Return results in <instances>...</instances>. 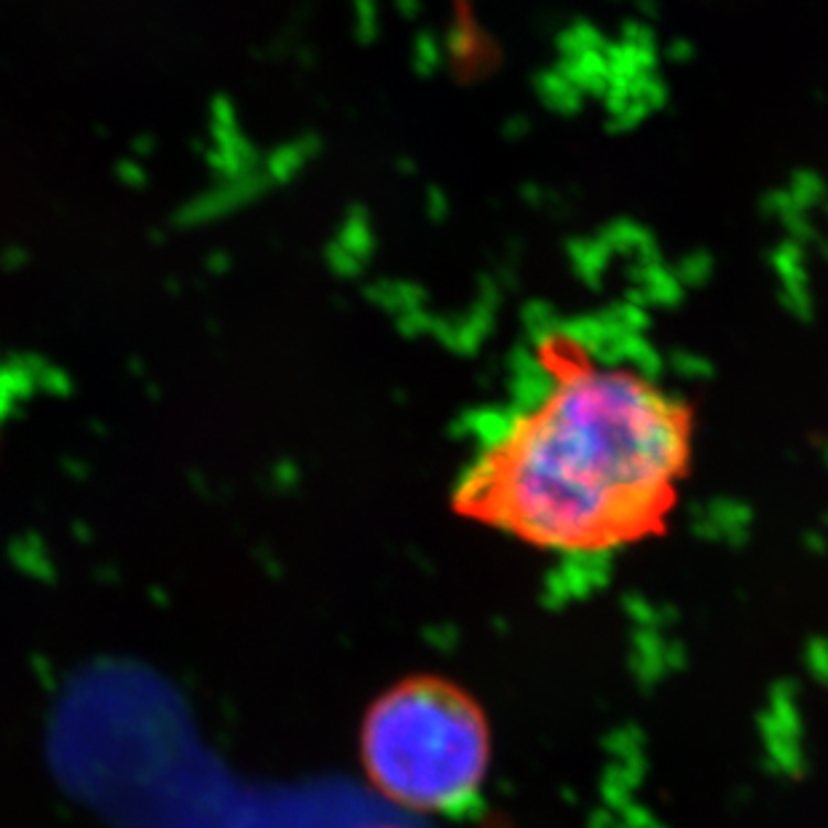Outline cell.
Returning a JSON list of instances; mask_svg holds the SVG:
<instances>
[{
	"mask_svg": "<svg viewBox=\"0 0 828 828\" xmlns=\"http://www.w3.org/2000/svg\"><path fill=\"white\" fill-rule=\"evenodd\" d=\"M359 828H413V826L400 824V820H376V824H365Z\"/></svg>",
	"mask_w": 828,
	"mask_h": 828,
	"instance_id": "cell-3",
	"label": "cell"
},
{
	"mask_svg": "<svg viewBox=\"0 0 828 828\" xmlns=\"http://www.w3.org/2000/svg\"><path fill=\"white\" fill-rule=\"evenodd\" d=\"M595 341V338H593ZM577 333L539 338L526 400L483 429L453 488L459 518L531 550L603 558L670 528L692 464L687 405Z\"/></svg>",
	"mask_w": 828,
	"mask_h": 828,
	"instance_id": "cell-1",
	"label": "cell"
},
{
	"mask_svg": "<svg viewBox=\"0 0 828 828\" xmlns=\"http://www.w3.org/2000/svg\"><path fill=\"white\" fill-rule=\"evenodd\" d=\"M359 767L386 805L402 813H462L483 794L494 767L488 713L453 678H402L363 716Z\"/></svg>",
	"mask_w": 828,
	"mask_h": 828,
	"instance_id": "cell-2",
	"label": "cell"
}]
</instances>
